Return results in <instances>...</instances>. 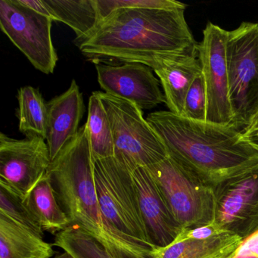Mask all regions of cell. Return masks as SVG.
<instances>
[{"label":"cell","instance_id":"1","mask_svg":"<svg viewBox=\"0 0 258 258\" xmlns=\"http://www.w3.org/2000/svg\"><path fill=\"white\" fill-rule=\"evenodd\" d=\"M185 9L113 12L80 43V50L90 59L140 63L153 71L172 57L197 55L198 44L185 20Z\"/></svg>","mask_w":258,"mask_h":258},{"label":"cell","instance_id":"2","mask_svg":"<svg viewBox=\"0 0 258 258\" xmlns=\"http://www.w3.org/2000/svg\"><path fill=\"white\" fill-rule=\"evenodd\" d=\"M173 158L204 183L215 187L258 162V150L234 126L196 121L170 111L146 118Z\"/></svg>","mask_w":258,"mask_h":258},{"label":"cell","instance_id":"3","mask_svg":"<svg viewBox=\"0 0 258 258\" xmlns=\"http://www.w3.org/2000/svg\"><path fill=\"white\" fill-rule=\"evenodd\" d=\"M47 174L71 223L102 244L116 258H152V250L125 238L107 223L96 192L86 124L52 161Z\"/></svg>","mask_w":258,"mask_h":258},{"label":"cell","instance_id":"4","mask_svg":"<svg viewBox=\"0 0 258 258\" xmlns=\"http://www.w3.org/2000/svg\"><path fill=\"white\" fill-rule=\"evenodd\" d=\"M99 205L110 227L149 250H155L142 216L131 168L117 157L93 160Z\"/></svg>","mask_w":258,"mask_h":258},{"label":"cell","instance_id":"5","mask_svg":"<svg viewBox=\"0 0 258 258\" xmlns=\"http://www.w3.org/2000/svg\"><path fill=\"white\" fill-rule=\"evenodd\" d=\"M226 58L233 126L243 131L258 117V23L228 31Z\"/></svg>","mask_w":258,"mask_h":258},{"label":"cell","instance_id":"6","mask_svg":"<svg viewBox=\"0 0 258 258\" xmlns=\"http://www.w3.org/2000/svg\"><path fill=\"white\" fill-rule=\"evenodd\" d=\"M146 168L182 230L214 222L213 187L204 183L170 156Z\"/></svg>","mask_w":258,"mask_h":258},{"label":"cell","instance_id":"7","mask_svg":"<svg viewBox=\"0 0 258 258\" xmlns=\"http://www.w3.org/2000/svg\"><path fill=\"white\" fill-rule=\"evenodd\" d=\"M112 131L114 156L132 169L148 167L168 157L167 149L138 106L99 92Z\"/></svg>","mask_w":258,"mask_h":258},{"label":"cell","instance_id":"8","mask_svg":"<svg viewBox=\"0 0 258 258\" xmlns=\"http://www.w3.org/2000/svg\"><path fill=\"white\" fill-rule=\"evenodd\" d=\"M53 21L20 4L0 1V28L37 70L52 74L58 55L52 40Z\"/></svg>","mask_w":258,"mask_h":258},{"label":"cell","instance_id":"9","mask_svg":"<svg viewBox=\"0 0 258 258\" xmlns=\"http://www.w3.org/2000/svg\"><path fill=\"white\" fill-rule=\"evenodd\" d=\"M214 223L245 238L258 230V162L214 187Z\"/></svg>","mask_w":258,"mask_h":258},{"label":"cell","instance_id":"10","mask_svg":"<svg viewBox=\"0 0 258 258\" xmlns=\"http://www.w3.org/2000/svg\"><path fill=\"white\" fill-rule=\"evenodd\" d=\"M49 149L44 139L24 140L0 134V185L23 201L47 173L50 165Z\"/></svg>","mask_w":258,"mask_h":258},{"label":"cell","instance_id":"11","mask_svg":"<svg viewBox=\"0 0 258 258\" xmlns=\"http://www.w3.org/2000/svg\"><path fill=\"white\" fill-rule=\"evenodd\" d=\"M227 38V31L208 22L203 31V40L198 44V55L206 86V121L233 126L226 58Z\"/></svg>","mask_w":258,"mask_h":258},{"label":"cell","instance_id":"12","mask_svg":"<svg viewBox=\"0 0 258 258\" xmlns=\"http://www.w3.org/2000/svg\"><path fill=\"white\" fill-rule=\"evenodd\" d=\"M98 82L107 94L124 99L140 109L165 103L160 83L152 69L140 63L96 64Z\"/></svg>","mask_w":258,"mask_h":258},{"label":"cell","instance_id":"13","mask_svg":"<svg viewBox=\"0 0 258 258\" xmlns=\"http://www.w3.org/2000/svg\"><path fill=\"white\" fill-rule=\"evenodd\" d=\"M132 176L151 242L155 248L167 247L176 239L182 229L148 169L137 167Z\"/></svg>","mask_w":258,"mask_h":258},{"label":"cell","instance_id":"14","mask_svg":"<svg viewBox=\"0 0 258 258\" xmlns=\"http://www.w3.org/2000/svg\"><path fill=\"white\" fill-rule=\"evenodd\" d=\"M46 144L51 161L76 137L84 113V99L75 80L69 88L47 103Z\"/></svg>","mask_w":258,"mask_h":258},{"label":"cell","instance_id":"15","mask_svg":"<svg viewBox=\"0 0 258 258\" xmlns=\"http://www.w3.org/2000/svg\"><path fill=\"white\" fill-rule=\"evenodd\" d=\"M154 72L159 78L169 111L182 116L188 89L195 78L202 72L199 55L172 57Z\"/></svg>","mask_w":258,"mask_h":258},{"label":"cell","instance_id":"16","mask_svg":"<svg viewBox=\"0 0 258 258\" xmlns=\"http://www.w3.org/2000/svg\"><path fill=\"white\" fill-rule=\"evenodd\" d=\"M53 244L28 228L0 214V258H51Z\"/></svg>","mask_w":258,"mask_h":258},{"label":"cell","instance_id":"17","mask_svg":"<svg viewBox=\"0 0 258 258\" xmlns=\"http://www.w3.org/2000/svg\"><path fill=\"white\" fill-rule=\"evenodd\" d=\"M242 238L229 232L206 240L179 239L156 248L152 258H230Z\"/></svg>","mask_w":258,"mask_h":258},{"label":"cell","instance_id":"18","mask_svg":"<svg viewBox=\"0 0 258 258\" xmlns=\"http://www.w3.org/2000/svg\"><path fill=\"white\" fill-rule=\"evenodd\" d=\"M25 202L44 232L56 235L72 225L57 199L47 173L33 188Z\"/></svg>","mask_w":258,"mask_h":258},{"label":"cell","instance_id":"19","mask_svg":"<svg viewBox=\"0 0 258 258\" xmlns=\"http://www.w3.org/2000/svg\"><path fill=\"white\" fill-rule=\"evenodd\" d=\"M55 15V22L70 27L79 43L88 38L100 24L96 0H46Z\"/></svg>","mask_w":258,"mask_h":258},{"label":"cell","instance_id":"20","mask_svg":"<svg viewBox=\"0 0 258 258\" xmlns=\"http://www.w3.org/2000/svg\"><path fill=\"white\" fill-rule=\"evenodd\" d=\"M19 131L25 137H39L46 140L48 109L38 89L22 87L18 92Z\"/></svg>","mask_w":258,"mask_h":258},{"label":"cell","instance_id":"21","mask_svg":"<svg viewBox=\"0 0 258 258\" xmlns=\"http://www.w3.org/2000/svg\"><path fill=\"white\" fill-rule=\"evenodd\" d=\"M85 124L93 160L114 157L112 131L99 92L93 93L89 99L88 117Z\"/></svg>","mask_w":258,"mask_h":258},{"label":"cell","instance_id":"22","mask_svg":"<svg viewBox=\"0 0 258 258\" xmlns=\"http://www.w3.org/2000/svg\"><path fill=\"white\" fill-rule=\"evenodd\" d=\"M53 245L62 249L72 258H116L76 225L72 224L56 234Z\"/></svg>","mask_w":258,"mask_h":258},{"label":"cell","instance_id":"23","mask_svg":"<svg viewBox=\"0 0 258 258\" xmlns=\"http://www.w3.org/2000/svg\"><path fill=\"white\" fill-rule=\"evenodd\" d=\"M0 214L28 228L39 236H44V230L25 201L2 185H0Z\"/></svg>","mask_w":258,"mask_h":258},{"label":"cell","instance_id":"24","mask_svg":"<svg viewBox=\"0 0 258 258\" xmlns=\"http://www.w3.org/2000/svg\"><path fill=\"white\" fill-rule=\"evenodd\" d=\"M100 21L113 12L122 9L186 8L187 5L175 0H96Z\"/></svg>","mask_w":258,"mask_h":258},{"label":"cell","instance_id":"25","mask_svg":"<svg viewBox=\"0 0 258 258\" xmlns=\"http://www.w3.org/2000/svg\"><path fill=\"white\" fill-rule=\"evenodd\" d=\"M207 106L206 86L202 72L195 78L188 89L182 117L196 121H206Z\"/></svg>","mask_w":258,"mask_h":258},{"label":"cell","instance_id":"26","mask_svg":"<svg viewBox=\"0 0 258 258\" xmlns=\"http://www.w3.org/2000/svg\"><path fill=\"white\" fill-rule=\"evenodd\" d=\"M224 231L213 222L210 224L193 229H184L176 238L179 239L206 240L224 233Z\"/></svg>","mask_w":258,"mask_h":258},{"label":"cell","instance_id":"27","mask_svg":"<svg viewBox=\"0 0 258 258\" xmlns=\"http://www.w3.org/2000/svg\"><path fill=\"white\" fill-rule=\"evenodd\" d=\"M20 4L31 9L41 16L49 18L52 21H55V15L47 5L45 0H19Z\"/></svg>","mask_w":258,"mask_h":258},{"label":"cell","instance_id":"28","mask_svg":"<svg viewBox=\"0 0 258 258\" xmlns=\"http://www.w3.org/2000/svg\"><path fill=\"white\" fill-rule=\"evenodd\" d=\"M237 251L250 253L258 257V230L241 241Z\"/></svg>","mask_w":258,"mask_h":258},{"label":"cell","instance_id":"29","mask_svg":"<svg viewBox=\"0 0 258 258\" xmlns=\"http://www.w3.org/2000/svg\"><path fill=\"white\" fill-rule=\"evenodd\" d=\"M242 134L245 140L258 150V129L245 131Z\"/></svg>","mask_w":258,"mask_h":258},{"label":"cell","instance_id":"30","mask_svg":"<svg viewBox=\"0 0 258 258\" xmlns=\"http://www.w3.org/2000/svg\"><path fill=\"white\" fill-rule=\"evenodd\" d=\"M258 129V117H256V120L253 122V123L250 124V126L246 128L245 130L242 131V132H245V131H252V130H256Z\"/></svg>","mask_w":258,"mask_h":258},{"label":"cell","instance_id":"31","mask_svg":"<svg viewBox=\"0 0 258 258\" xmlns=\"http://www.w3.org/2000/svg\"><path fill=\"white\" fill-rule=\"evenodd\" d=\"M54 258H70V255L64 251L61 254L58 255V256H55Z\"/></svg>","mask_w":258,"mask_h":258},{"label":"cell","instance_id":"32","mask_svg":"<svg viewBox=\"0 0 258 258\" xmlns=\"http://www.w3.org/2000/svg\"><path fill=\"white\" fill-rule=\"evenodd\" d=\"M70 258H72V256H70Z\"/></svg>","mask_w":258,"mask_h":258}]
</instances>
